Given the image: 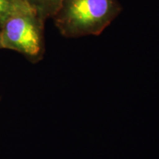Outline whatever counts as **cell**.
<instances>
[{
  "mask_svg": "<svg viewBox=\"0 0 159 159\" xmlns=\"http://www.w3.org/2000/svg\"><path fill=\"white\" fill-rule=\"evenodd\" d=\"M121 10L117 0H63L52 19L64 37L98 35Z\"/></svg>",
  "mask_w": 159,
  "mask_h": 159,
  "instance_id": "cell-1",
  "label": "cell"
},
{
  "mask_svg": "<svg viewBox=\"0 0 159 159\" xmlns=\"http://www.w3.org/2000/svg\"><path fill=\"white\" fill-rule=\"evenodd\" d=\"M44 24L25 4L10 16L0 28L2 49L16 51L32 63L39 62L45 52Z\"/></svg>",
  "mask_w": 159,
  "mask_h": 159,
  "instance_id": "cell-2",
  "label": "cell"
},
{
  "mask_svg": "<svg viewBox=\"0 0 159 159\" xmlns=\"http://www.w3.org/2000/svg\"><path fill=\"white\" fill-rule=\"evenodd\" d=\"M41 19L53 18L63 0H25Z\"/></svg>",
  "mask_w": 159,
  "mask_h": 159,
  "instance_id": "cell-3",
  "label": "cell"
},
{
  "mask_svg": "<svg viewBox=\"0 0 159 159\" xmlns=\"http://www.w3.org/2000/svg\"><path fill=\"white\" fill-rule=\"evenodd\" d=\"M26 3L25 0H0V28L10 16Z\"/></svg>",
  "mask_w": 159,
  "mask_h": 159,
  "instance_id": "cell-4",
  "label": "cell"
},
{
  "mask_svg": "<svg viewBox=\"0 0 159 159\" xmlns=\"http://www.w3.org/2000/svg\"><path fill=\"white\" fill-rule=\"evenodd\" d=\"M0 49H2V45H1V41H0Z\"/></svg>",
  "mask_w": 159,
  "mask_h": 159,
  "instance_id": "cell-5",
  "label": "cell"
}]
</instances>
